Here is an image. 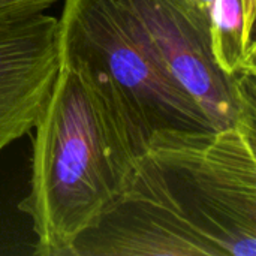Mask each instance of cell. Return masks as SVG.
<instances>
[{"label":"cell","instance_id":"obj_4","mask_svg":"<svg viewBox=\"0 0 256 256\" xmlns=\"http://www.w3.org/2000/svg\"><path fill=\"white\" fill-rule=\"evenodd\" d=\"M166 66L218 129L256 128V80H237L216 63L212 16L194 0H128Z\"/></svg>","mask_w":256,"mask_h":256},{"label":"cell","instance_id":"obj_5","mask_svg":"<svg viewBox=\"0 0 256 256\" xmlns=\"http://www.w3.org/2000/svg\"><path fill=\"white\" fill-rule=\"evenodd\" d=\"M58 66L57 16L40 12L0 21V153L32 132Z\"/></svg>","mask_w":256,"mask_h":256},{"label":"cell","instance_id":"obj_6","mask_svg":"<svg viewBox=\"0 0 256 256\" xmlns=\"http://www.w3.org/2000/svg\"><path fill=\"white\" fill-rule=\"evenodd\" d=\"M210 32L220 69L237 80H256V46L246 40L240 0H214Z\"/></svg>","mask_w":256,"mask_h":256},{"label":"cell","instance_id":"obj_1","mask_svg":"<svg viewBox=\"0 0 256 256\" xmlns=\"http://www.w3.org/2000/svg\"><path fill=\"white\" fill-rule=\"evenodd\" d=\"M256 128L156 130L70 256H255Z\"/></svg>","mask_w":256,"mask_h":256},{"label":"cell","instance_id":"obj_2","mask_svg":"<svg viewBox=\"0 0 256 256\" xmlns=\"http://www.w3.org/2000/svg\"><path fill=\"white\" fill-rule=\"evenodd\" d=\"M32 130L30 189L18 210L32 220L34 255L70 256L120 198L140 153L112 94L62 51Z\"/></svg>","mask_w":256,"mask_h":256},{"label":"cell","instance_id":"obj_8","mask_svg":"<svg viewBox=\"0 0 256 256\" xmlns=\"http://www.w3.org/2000/svg\"><path fill=\"white\" fill-rule=\"evenodd\" d=\"M243 8V22H244V36L250 46H256L254 28H255L256 0H240Z\"/></svg>","mask_w":256,"mask_h":256},{"label":"cell","instance_id":"obj_3","mask_svg":"<svg viewBox=\"0 0 256 256\" xmlns=\"http://www.w3.org/2000/svg\"><path fill=\"white\" fill-rule=\"evenodd\" d=\"M60 51L80 60L120 105L141 154L156 130L214 123L166 66L128 0H63Z\"/></svg>","mask_w":256,"mask_h":256},{"label":"cell","instance_id":"obj_9","mask_svg":"<svg viewBox=\"0 0 256 256\" xmlns=\"http://www.w3.org/2000/svg\"><path fill=\"white\" fill-rule=\"evenodd\" d=\"M206 14H208L210 16H212V9H213V3H214V0H194Z\"/></svg>","mask_w":256,"mask_h":256},{"label":"cell","instance_id":"obj_7","mask_svg":"<svg viewBox=\"0 0 256 256\" xmlns=\"http://www.w3.org/2000/svg\"><path fill=\"white\" fill-rule=\"evenodd\" d=\"M63 0H0V21L46 12Z\"/></svg>","mask_w":256,"mask_h":256}]
</instances>
